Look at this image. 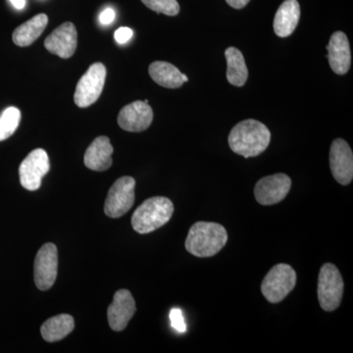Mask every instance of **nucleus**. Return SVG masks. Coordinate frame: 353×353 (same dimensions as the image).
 <instances>
[{
    "mask_svg": "<svg viewBox=\"0 0 353 353\" xmlns=\"http://www.w3.org/2000/svg\"><path fill=\"white\" fill-rule=\"evenodd\" d=\"M301 6L297 0H285L274 18V31L280 38L290 37L299 25Z\"/></svg>",
    "mask_w": 353,
    "mask_h": 353,
    "instance_id": "nucleus-17",
    "label": "nucleus"
},
{
    "mask_svg": "<svg viewBox=\"0 0 353 353\" xmlns=\"http://www.w3.org/2000/svg\"><path fill=\"white\" fill-rule=\"evenodd\" d=\"M327 50L330 67L334 73L336 75H345L352 64V53L347 34L343 32H334L330 39Z\"/></svg>",
    "mask_w": 353,
    "mask_h": 353,
    "instance_id": "nucleus-15",
    "label": "nucleus"
},
{
    "mask_svg": "<svg viewBox=\"0 0 353 353\" xmlns=\"http://www.w3.org/2000/svg\"><path fill=\"white\" fill-rule=\"evenodd\" d=\"M296 273L289 264H277L267 273L261 284L265 299L271 303H279L294 289Z\"/></svg>",
    "mask_w": 353,
    "mask_h": 353,
    "instance_id": "nucleus-4",
    "label": "nucleus"
},
{
    "mask_svg": "<svg viewBox=\"0 0 353 353\" xmlns=\"http://www.w3.org/2000/svg\"><path fill=\"white\" fill-rule=\"evenodd\" d=\"M50 169V158L46 150L37 148L29 153L20 165L19 175L22 187L28 190H37Z\"/></svg>",
    "mask_w": 353,
    "mask_h": 353,
    "instance_id": "nucleus-8",
    "label": "nucleus"
},
{
    "mask_svg": "<svg viewBox=\"0 0 353 353\" xmlns=\"http://www.w3.org/2000/svg\"><path fill=\"white\" fill-rule=\"evenodd\" d=\"M58 252L53 243H46L39 248L34 260V282L41 290H50L57 277Z\"/></svg>",
    "mask_w": 353,
    "mask_h": 353,
    "instance_id": "nucleus-9",
    "label": "nucleus"
},
{
    "mask_svg": "<svg viewBox=\"0 0 353 353\" xmlns=\"http://www.w3.org/2000/svg\"><path fill=\"white\" fill-rule=\"evenodd\" d=\"M227 60V80L234 87H243L248 78L245 57L240 50L229 48L225 51Z\"/></svg>",
    "mask_w": 353,
    "mask_h": 353,
    "instance_id": "nucleus-21",
    "label": "nucleus"
},
{
    "mask_svg": "<svg viewBox=\"0 0 353 353\" xmlns=\"http://www.w3.org/2000/svg\"><path fill=\"white\" fill-rule=\"evenodd\" d=\"M148 73L155 83L163 88H178L183 83L182 72L168 62H153L148 68Z\"/></svg>",
    "mask_w": 353,
    "mask_h": 353,
    "instance_id": "nucleus-20",
    "label": "nucleus"
},
{
    "mask_svg": "<svg viewBox=\"0 0 353 353\" xmlns=\"http://www.w3.org/2000/svg\"><path fill=\"white\" fill-rule=\"evenodd\" d=\"M11 4L18 10H22L26 6V0H9Z\"/></svg>",
    "mask_w": 353,
    "mask_h": 353,
    "instance_id": "nucleus-28",
    "label": "nucleus"
},
{
    "mask_svg": "<svg viewBox=\"0 0 353 353\" xmlns=\"http://www.w3.org/2000/svg\"><path fill=\"white\" fill-rule=\"evenodd\" d=\"M141 2L157 13L176 16L180 12V6L176 0H141Z\"/></svg>",
    "mask_w": 353,
    "mask_h": 353,
    "instance_id": "nucleus-23",
    "label": "nucleus"
},
{
    "mask_svg": "<svg viewBox=\"0 0 353 353\" xmlns=\"http://www.w3.org/2000/svg\"><path fill=\"white\" fill-rule=\"evenodd\" d=\"M75 328L74 318L69 314L51 317L43 323L41 328L43 338L48 343L63 340Z\"/></svg>",
    "mask_w": 353,
    "mask_h": 353,
    "instance_id": "nucleus-19",
    "label": "nucleus"
},
{
    "mask_svg": "<svg viewBox=\"0 0 353 353\" xmlns=\"http://www.w3.org/2000/svg\"><path fill=\"white\" fill-rule=\"evenodd\" d=\"M182 79L183 81V83L189 82V79H188V77L185 75V74H182Z\"/></svg>",
    "mask_w": 353,
    "mask_h": 353,
    "instance_id": "nucleus-29",
    "label": "nucleus"
},
{
    "mask_svg": "<svg viewBox=\"0 0 353 353\" xmlns=\"http://www.w3.org/2000/svg\"><path fill=\"white\" fill-rule=\"evenodd\" d=\"M152 108L145 101H134L124 106L118 115V125L124 131L139 132L145 131L152 125Z\"/></svg>",
    "mask_w": 353,
    "mask_h": 353,
    "instance_id": "nucleus-12",
    "label": "nucleus"
},
{
    "mask_svg": "<svg viewBox=\"0 0 353 353\" xmlns=\"http://www.w3.org/2000/svg\"><path fill=\"white\" fill-rule=\"evenodd\" d=\"M48 17L46 14H38L19 26L13 32V41L16 46L25 48L31 46L43 34L48 26Z\"/></svg>",
    "mask_w": 353,
    "mask_h": 353,
    "instance_id": "nucleus-18",
    "label": "nucleus"
},
{
    "mask_svg": "<svg viewBox=\"0 0 353 353\" xmlns=\"http://www.w3.org/2000/svg\"><path fill=\"white\" fill-rule=\"evenodd\" d=\"M343 277L336 265L325 263L318 278V301L323 310H336L341 305L343 294Z\"/></svg>",
    "mask_w": 353,
    "mask_h": 353,
    "instance_id": "nucleus-5",
    "label": "nucleus"
},
{
    "mask_svg": "<svg viewBox=\"0 0 353 353\" xmlns=\"http://www.w3.org/2000/svg\"><path fill=\"white\" fill-rule=\"evenodd\" d=\"M113 146L108 137H99L85 150L83 157L85 166L92 171L108 170L113 163Z\"/></svg>",
    "mask_w": 353,
    "mask_h": 353,
    "instance_id": "nucleus-16",
    "label": "nucleus"
},
{
    "mask_svg": "<svg viewBox=\"0 0 353 353\" xmlns=\"http://www.w3.org/2000/svg\"><path fill=\"white\" fill-rule=\"evenodd\" d=\"M330 168L334 180L343 185H350L353 179V153L343 139H334L330 150Z\"/></svg>",
    "mask_w": 353,
    "mask_h": 353,
    "instance_id": "nucleus-11",
    "label": "nucleus"
},
{
    "mask_svg": "<svg viewBox=\"0 0 353 353\" xmlns=\"http://www.w3.org/2000/svg\"><path fill=\"white\" fill-rule=\"evenodd\" d=\"M132 29L127 27L120 28L114 34V38L118 43H126L132 39Z\"/></svg>",
    "mask_w": 353,
    "mask_h": 353,
    "instance_id": "nucleus-25",
    "label": "nucleus"
},
{
    "mask_svg": "<svg viewBox=\"0 0 353 353\" xmlns=\"http://www.w3.org/2000/svg\"><path fill=\"white\" fill-rule=\"evenodd\" d=\"M115 19V12L112 8H108L102 11L101 16H99V21L101 24L109 25Z\"/></svg>",
    "mask_w": 353,
    "mask_h": 353,
    "instance_id": "nucleus-26",
    "label": "nucleus"
},
{
    "mask_svg": "<svg viewBox=\"0 0 353 353\" xmlns=\"http://www.w3.org/2000/svg\"><path fill=\"white\" fill-rule=\"evenodd\" d=\"M21 111L17 108H6L0 116V141L10 138L19 127Z\"/></svg>",
    "mask_w": 353,
    "mask_h": 353,
    "instance_id": "nucleus-22",
    "label": "nucleus"
},
{
    "mask_svg": "<svg viewBox=\"0 0 353 353\" xmlns=\"http://www.w3.org/2000/svg\"><path fill=\"white\" fill-rule=\"evenodd\" d=\"M173 213L174 205L170 199L164 196L150 197L134 211L132 226L137 233L150 234L167 224Z\"/></svg>",
    "mask_w": 353,
    "mask_h": 353,
    "instance_id": "nucleus-3",
    "label": "nucleus"
},
{
    "mask_svg": "<svg viewBox=\"0 0 353 353\" xmlns=\"http://www.w3.org/2000/svg\"><path fill=\"white\" fill-rule=\"evenodd\" d=\"M230 148L245 158L259 157L267 150L271 132L263 123L254 119L241 121L229 134Z\"/></svg>",
    "mask_w": 353,
    "mask_h": 353,
    "instance_id": "nucleus-1",
    "label": "nucleus"
},
{
    "mask_svg": "<svg viewBox=\"0 0 353 353\" xmlns=\"http://www.w3.org/2000/svg\"><path fill=\"white\" fill-rule=\"evenodd\" d=\"M292 188V180L285 174L264 176L254 188V196L262 205H273L284 201Z\"/></svg>",
    "mask_w": 353,
    "mask_h": 353,
    "instance_id": "nucleus-10",
    "label": "nucleus"
},
{
    "mask_svg": "<svg viewBox=\"0 0 353 353\" xmlns=\"http://www.w3.org/2000/svg\"><path fill=\"white\" fill-rule=\"evenodd\" d=\"M77 44H78V34H77L75 25L71 22L60 25L44 41L46 50L63 59H68L73 57Z\"/></svg>",
    "mask_w": 353,
    "mask_h": 353,
    "instance_id": "nucleus-13",
    "label": "nucleus"
},
{
    "mask_svg": "<svg viewBox=\"0 0 353 353\" xmlns=\"http://www.w3.org/2000/svg\"><path fill=\"white\" fill-rule=\"evenodd\" d=\"M227 3L234 9H243L248 6L250 0H226Z\"/></svg>",
    "mask_w": 353,
    "mask_h": 353,
    "instance_id": "nucleus-27",
    "label": "nucleus"
},
{
    "mask_svg": "<svg viewBox=\"0 0 353 353\" xmlns=\"http://www.w3.org/2000/svg\"><path fill=\"white\" fill-rule=\"evenodd\" d=\"M136 180L125 176L118 179L109 190L104 212L110 218H120L126 214L134 205Z\"/></svg>",
    "mask_w": 353,
    "mask_h": 353,
    "instance_id": "nucleus-7",
    "label": "nucleus"
},
{
    "mask_svg": "<svg viewBox=\"0 0 353 353\" xmlns=\"http://www.w3.org/2000/svg\"><path fill=\"white\" fill-rule=\"evenodd\" d=\"M136 310V301L131 292L128 290H118L114 294L112 303L108 307L109 326L113 331H123L131 321Z\"/></svg>",
    "mask_w": 353,
    "mask_h": 353,
    "instance_id": "nucleus-14",
    "label": "nucleus"
},
{
    "mask_svg": "<svg viewBox=\"0 0 353 353\" xmlns=\"http://www.w3.org/2000/svg\"><path fill=\"white\" fill-rule=\"evenodd\" d=\"M170 321L172 327L179 333L183 334L187 331V325H185V319L182 310L179 308H173L170 312Z\"/></svg>",
    "mask_w": 353,
    "mask_h": 353,
    "instance_id": "nucleus-24",
    "label": "nucleus"
},
{
    "mask_svg": "<svg viewBox=\"0 0 353 353\" xmlns=\"http://www.w3.org/2000/svg\"><path fill=\"white\" fill-rule=\"evenodd\" d=\"M106 68L102 63L92 64L77 85L74 101L81 108H88L101 97L105 85Z\"/></svg>",
    "mask_w": 353,
    "mask_h": 353,
    "instance_id": "nucleus-6",
    "label": "nucleus"
},
{
    "mask_svg": "<svg viewBox=\"0 0 353 353\" xmlns=\"http://www.w3.org/2000/svg\"><path fill=\"white\" fill-rule=\"evenodd\" d=\"M228 233L222 225L213 222H196L190 227L185 248L201 259L214 256L226 245Z\"/></svg>",
    "mask_w": 353,
    "mask_h": 353,
    "instance_id": "nucleus-2",
    "label": "nucleus"
}]
</instances>
